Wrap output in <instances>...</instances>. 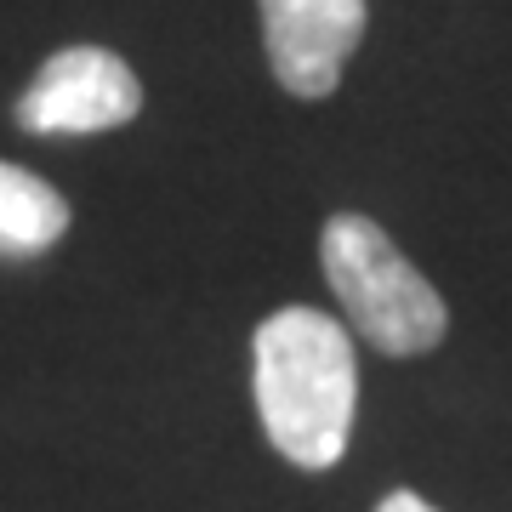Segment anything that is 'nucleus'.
Wrapping results in <instances>:
<instances>
[{
  "instance_id": "nucleus-1",
  "label": "nucleus",
  "mask_w": 512,
  "mask_h": 512,
  "mask_svg": "<svg viewBox=\"0 0 512 512\" xmlns=\"http://www.w3.org/2000/svg\"><path fill=\"white\" fill-rule=\"evenodd\" d=\"M251 393L262 433L302 473H325L348 456L359 365L348 330L319 308H279L251 336Z\"/></svg>"
},
{
  "instance_id": "nucleus-2",
  "label": "nucleus",
  "mask_w": 512,
  "mask_h": 512,
  "mask_svg": "<svg viewBox=\"0 0 512 512\" xmlns=\"http://www.w3.org/2000/svg\"><path fill=\"white\" fill-rule=\"evenodd\" d=\"M319 268H325V285L348 313V325L376 353L416 359V353H433L444 342V330H450L444 296L365 211H336L325 222Z\"/></svg>"
},
{
  "instance_id": "nucleus-6",
  "label": "nucleus",
  "mask_w": 512,
  "mask_h": 512,
  "mask_svg": "<svg viewBox=\"0 0 512 512\" xmlns=\"http://www.w3.org/2000/svg\"><path fill=\"white\" fill-rule=\"evenodd\" d=\"M376 512H439L433 501H421L416 490H393V495H382V507Z\"/></svg>"
},
{
  "instance_id": "nucleus-3",
  "label": "nucleus",
  "mask_w": 512,
  "mask_h": 512,
  "mask_svg": "<svg viewBox=\"0 0 512 512\" xmlns=\"http://www.w3.org/2000/svg\"><path fill=\"white\" fill-rule=\"evenodd\" d=\"M143 114V80L109 46H63L40 63L29 92L18 97V126L35 137L74 131H120Z\"/></svg>"
},
{
  "instance_id": "nucleus-4",
  "label": "nucleus",
  "mask_w": 512,
  "mask_h": 512,
  "mask_svg": "<svg viewBox=\"0 0 512 512\" xmlns=\"http://www.w3.org/2000/svg\"><path fill=\"white\" fill-rule=\"evenodd\" d=\"M268 69L291 97L319 103L342 86L348 57L370 29L365 0H256Z\"/></svg>"
},
{
  "instance_id": "nucleus-5",
  "label": "nucleus",
  "mask_w": 512,
  "mask_h": 512,
  "mask_svg": "<svg viewBox=\"0 0 512 512\" xmlns=\"http://www.w3.org/2000/svg\"><path fill=\"white\" fill-rule=\"evenodd\" d=\"M69 234V200L35 171L0 160V251H52Z\"/></svg>"
}]
</instances>
